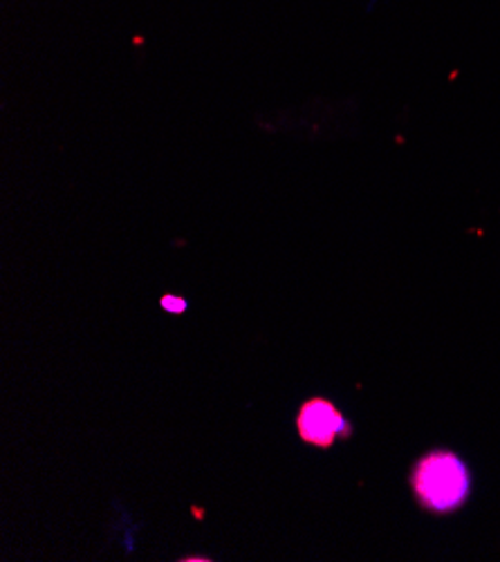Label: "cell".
I'll return each instance as SVG.
<instances>
[{"label": "cell", "mask_w": 500, "mask_h": 562, "mask_svg": "<svg viewBox=\"0 0 500 562\" xmlns=\"http://www.w3.org/2000/svg\"><path fill=\"white\" fill-rule=\"evenodd\" d=\"M413 491L422 507L435 514L460 509L471 491V475L465 462L452 451L424 456L413 471Z\"/></svg>", "instance_id": "1"}, {"label": "cell", "mask_w": 500, "mask_h": 562, "mask_svg": "<svg viewBox=\"0 0 500 562\" xmlns=\"http://www.w3.org/2000/svg\"><path fill=\"white\" fill-rule=\"evenodd\" d=\"M162 307L166 310V312H185V307H187V303L182 301V299H174V296H164L162 299Z\"/></svg>", "instance_id": "3"}, {"label": "cell", "mask_w": 500, "mask_h": 562, "mask_svg": "<svg viewBox=\"0 0 500 562\" xmlns=\"http://www.w3.org/2000/svg\"><path fill=\"white\" fill-rule=\"evenodd\" d=\"M297 430L305 443L327 448L337 441V437L348 435L351 426L335 404L314 397L301 406L297 415Z\"/></svg>", "instance_id": "2"}]
</instances>
